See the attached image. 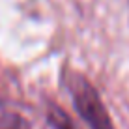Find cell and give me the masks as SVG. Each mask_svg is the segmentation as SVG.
Segmentation results:
<instances>
[{"instance_id": "1", "label": "cell", "mask_w": 129, "mask_h": 129, "mask_svg": "<svg viewBox=\"0 0 129 129\" xmlns=\"http://www.w3.org/2000/svg\"><path fill=\"white\" fill-rule=\"evenodd\" d=\"M64 84L71 95L75 110L86 122V125L90 129H116L99 92L82 73L73 69H66Z\"/></svg>"}, {"instance_id": "2", "label": "cell", "mask_w": 129, "mask_h": 129, "mask_svg": "<svg viewBox=\"0 0 129 129\" xmlns=\"http://www.w3.org/2000/svg\"><path fill=\"white\" fill-rule=\"evenodd\" d=\"M0 129H30V125L15 112H0Z\"/></svg>"}, {"instance_id": "3", "label": "cell", "mask_w": 129, "mask_h": 129, "mask_svg": "<svg viewBox=\"0 0 129 129\" xmlns=\"http://www.w3.org/2000/svg\"><path fill=\"white\" fill-rule=\"evenodd\" d=\"M49 120H51V123L56 129H75L73 123L69 122V118L62 112V109H58V107H52V109H51V112H49Z\"/></svg>"}]
</instances>
